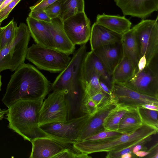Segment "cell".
Wrapping results in <instances>:
<instances>
[{"instance_id": "cell-44", "label": "cell", "mask_w": 158, "mask_h": 158, "mask_svg": "<svg viewBox=\"0 0 158 158\" xmlns=\"http://www.w3.org/2000/svg\"><path fill=\"white\" fill-rule=\"evenodd\" d=\"M137 156L132 152L127 153L122 155L120 157V158H131L135 157Z\"/></svg>"}, {"instance_id": "cell-39", "label": "cell", "mask_w": 158, "mask_h": 158, "mask_svg": "<svg viewBox=\"0 0 158 158\" xmlns=\"http://www.w3.org/2000/svg\"><path fill=\"white\" fill-rule=\"evenodd\" d=\"M146 65V59L145 56H143L139 59L136 72H140L142 70L145 68Z\"/></svg>"}, {"instance_id": "cell-41", "label": "cell", "mask_w": 158, "mask_h": 158, "mask_svg": "<svg viewBox=\"0 0 158 158\" xmlns=\"http://www.w3.org/2000/svg\"><path fill=\"white\" fill-rule=\"evenodd\" d=\"M147 143L144 142L136 145L133 148L132 150V153L135 154L136 153L139 151L148 150L147 147L145 146V145Z\"/></svg>"}, {"instance_id": "cell-31", "label": "cell", "mask_w": 158, "mask_h": 158, "mask_svg": "<svg viewBox=\"0 0 158 158\" xmlns=\"http://www.w3.org/2000/svg\"><path fill=\"white\" fill-rule=\"evenodd\" d=\"M122 133L117 131L106 130L100 131L83 140L89 141H101L120 135Z\"/></svg>"}, {"instance_id": "cell-15", "label": "cell", "mask_w": 158, "mask_h": 158, "mask_svg": "<svg viewBox=\"0 0 158 158\" xmlns=\"http://www.w3.org/2000/svg\"><path fill=\"white\" fill-rule=\"evenodd\" d=\"M125 15L143 19L158 10V0H114Z\"/></svg>"}, {"instance_id": "cell-18", "label": "cell", "mask_w": 158, "mask_h": 158, "mask_svg": "<svg viewBox=\"0 0 158 158\" xmlns=\"http://www.w3.org/2000/svg\"><path fill=\"white\" fill-rule=\"evenodd\" d=\"M26 21L31 36L36 44L45 48L56 49L48 23L29 17Z\"/></svg>"}, {"instance_id": "cell-10", "label": "cell", "mask_w": 158, "mask_h": 158, "mask_svg": "<svg viewBox=\"0 0 158 158\" xmlns=\"http://www.w3.org/2000/svg\"><path fill=\"white\" fill-rule=\"evenodd\" d=\"M111 98L117 104L133 108L150 104L158 106V98L141 94L124 84L112 83Z\"/></svg>"}, {"instance_id": "cell-48", "label": "cell", "mask_w": 158, "mask_h": 158, "mask_svg": "<svg viewBox=\"0 0 158 158\" xmlns=\"http://www.w3.org/2000/svg\"><path fill=\"white\" fill-rule=\"evenodd\" d=\"M1 23H0V26H1Z\"/></svg>"}, {"instance_id": "cell-4", "label": "cell", "mask_w": 158, "mask_h": 158, "mask_svg": "<svg viewBox=\"0 0 158 158\" xmlns=\"http://www.w3.org/2000/svg\"><path fill=\"white\" fill-rule=\"evenodd\" d=\"M30 36L27 25L21 23L13 40L0 50V72L6 69L15 71L24 63Z\"/></svg>"}, {"instance_id": "cell-43", "label": "cell", "mask_w": 158, "mask_h": 158, "mask_svg": "<svg viewBox=\"0 0 158 158\" xmlns=\"http://www.w3.org/2000/svg\"><path fill=\"white\" fill-rule=\"evenodd\" d=\"M150 153V152L147 151L141 150L139 151L135 154L137 157H144L148 156Z\"/></svg>"}, {"instance_id": "cell-16", "label": "cell", "mask_w": 158, "mask_h": 158, "mask_svg": "<svg viewBox=\"0 0 158 158\" xmlns=\"http://www.w3.org/2000/svg\"><path fill=\"white\" fill-rule=\"evenodd\" d=\"M92 51L111 76L123 55L121 40L99 47Z\"/></svg>"}, {"instance_id": "cell-29", "label": "cell", "mask_w": 158, "mask_h": 158, "mask_svg": "<svg viewBox=\"0 0 158 158\" xmlns=\"http://www.w3.org/2000/svg\"><path fill=\"white\" fill-rule=\"evenodd\" d=\"M100 77L97 74L91 75L84 83L85 85L84 97L90 98L95 94L102 91L100 86Z\"/></svg>"}, {"instance_id": "cell-19", "label": "cell", "mask_w": 158, "mask_h": 158, "mask_svg": "<svg viewBox=\"0 0 158 158\" xmlns=\"http://www.w3.org/2000/svg\"><path fill=\"white\" fill-rule=\"evenodd\" d=\"M48 24L56 49L69 55L73 54L75 45L71 42L64 32L62 20L59 17L52 19L51 22Z\"/></svg>"}, {"instance_id": "cell-21", "label": "cell", "mask_w": 158, "mask_h": 158, "mask_svg": "<svg viewBox=\"0 0 158 158\" xmlns=\"http://www.w3.org/2000/svg\"><path fill=\"white\" fill-rule=\"evenodd\" d=\"M96 22L110 30L122 35L131 29V22L125 16L98 14Z\"/></svg>"}, {"instance_id": "cell-47", "label": "cell", "mask_w": 158, "mask_h": 158, "mask_svg": "<svg viewBox=\"0 0 158 158\" xmlns=\"http://www.w3.org/2000/svg\"><path fill=\"white\" fill-rule=\"evenodd\" d=\"M5 1V0H0V5Z\"/></svg>"}, {"instance_id": "cell-24", "label": "cell", "mask_w": 158, "mask_h": 158, "mask_svg": "<svg viewBox=\"0 0 158 158\" xmlns=\"http://www.w3.org/2000/svg\"><path fill=\"white\" fill-rule=\"evenodd\" d=\"M142 124L137 108H131L122 118L118 131L122 134L131 133L138 129Z\"/></svg>"}, {"instance_id": "cell-38", "label": "cell", "mask_w": 158, "mask_h": 158, "mask_svg": "<svg viewBox=\"0 0 158 158\" xmlns=\"http://www.w3.org/2000/svg\"><path fill=\"white\" fill-rule=\"evenodd\" d=\"M158 143H156L152 146L148 150L150 153L146 156L147 158H158Z\"/></svg>"}, {"instance_id": "cell-7", "label": "cell", "mask_w": 158, "mask_h": 158, "mask_svg": "<svg viewBox=\"0 0 158 158\" xmlns=\"http://www.w3.org/2000/svg\"><path fill=\"white\" fill-rule=\"evenodd\" d=\"M93 113L40 127L48 137L62 142L74 144L78 141L83 127Z\"/></svg>"}, {"instance_id": "cell-11", "label": "cell", "mask_w": 158, "mask_h": 158, "mask_svg": "<svg viewBox=\"0 0 158 158\" xmlns=\"http://www.w3.org/2000/svg\"><path fill=\"white\" fill-rule=\"evenodd\" d=\"M63 29L74 45L86 44L89 40L90 22L85 12L72 16L63 21Z\"/></svg>"}, {"instance_id": "cell-26", "label": "cell", "mask_w": 158, "mask_h": 158, "mask_svg": "<svg viewBox=\"0 0 158 158\" xmlns=\"http://www.w3.org/2000/svg\"><path fill=\"white\" fill-rule=\"evenodd\" d=\"M85 12L84 0H64L59 17L63 21L78 13Z\"/></svg>"}, {"instance_id": "cell-42", "label": "cell", "mask_w": 158, "mask_h": 158, "mask_svg": "<svg viewBox=\"0 0 158 158\" xmlns=\"http://www.w3.org/2000/svg\"><path fill=\"white\" fill-rule=\"evenodd\" d=\"M141 107L150 110L158 111V106L150 104H145L142 105Z\"/></svg>"}, {"instance_id": "cell-23", "label": "cell", "mask_w": 158, "mask_h": 158, "mask_svg": "<svg viewBox=\"0 0 158 158\" xmlns=\"http://www.w3.org/2000/svg\"><path fill=\"white\" fill-rule=\"evenodd\" d=\"M136 70L130 60L123 55L111 75V83L124 84L133 77Z\"/></svg>"}, {"instance_id": "cell-8", "label": "cell", "mask_w": 158, "mask_h": 158, "mask_svg": "<svg viewBox=\"0 0 158 158\" xmlns=\"http://www.w3.org/2000/svg\"><path fill=\"white\" fill-rule=\"evenodd\" d=\"M157 20V17L155 20H143L133 27L139 46V59L145 56L147 65L158 56Z\"/></svg>"}, {"instance_id": "cell-6", "label": "cell", "mask_w": 158, "mask_h": 158, "mask_svg": "<svg viewBox=\"0 0 158 158\" xmlns=\"http://www.w3.org/2000/svg\"><path fill=\"white\" fill-rule=\"evenodd\" d=\"M70 111L64 90L53 91L43 102L39 112L40 127L70 119Z\"/></svg>"}, {"instance_id": "cell-2", "label": "cell", "mask_w": 158, "mask_h": 158, "mask_svg": "<svg viewBox=\"0 0 158 158\" xmlns=\"http://www.w3.org/2000/svg\"><path fill=\"white\" fill-rule=\"evenodd\" d=\"M43 101L20 100L15 102L8 108L6 114L8 128L30 142L38 137H49L39 125Z\"/></svg>"}, {"instance_id": "cell-40", "label": "cell", "mask_w": 158, "mask_h": 158, "mask_svg": "<svg viewBox=\"0 0 158 158\" xmlns=\"http://www.w3.org/2000/svg\"><path fill=\"white\" fill-rule=\"evenodd\" d=\"M99 84L102 90L108 95L111 98L112 94L110 89L108 86L105 83L101 80H100Z\"/></svg>"}, {"instance_id": "cell-37", "label": "cell", "mask_w": 158, "mask_h": 158, "mask_svg": "<svg viewBox=\"0 0 158 158\" xmlns=\"http://www.w3.org/2000/svg\"><path fill=\"white\" fill-rule=\"evenodd\" d=\"M58 0H40L34 5L29 7L31 11L44 10L48 6Z\"/></svg>"}, {"instance_id": "cell-20", "label": "cell", "mask_w": 158, "mask_h": 158, "mask_svg": "<svg viewBox=\"0 0 158 158\" xmlns=\"http://www.w3.org/2000/svg\"><path fill=\"white\" fill-rule=\"evenodd\" d=\"M122 35L95 22L91 27L89 39L91 50L100 46L120 41Z\"/></svg>"}, {"instance_id": "cell-1", "label": "cell", "mask_w": 158, "mask_h": 158, "mask_svg": "<svg viewBox=\"0 0 158 158\" xmlns=\"http://www.w3.org/2000/svg\"><path fill=\"white\" fill-rule=\"evenodd\" d=\"M50 88V82L41 73L24 63L11 75L2 100L8 108L20 100H44Z\"/></svg>"}, {"instance_id": "cell-13", "label": "cell", "mask_w": 158, "mask_h": 158, "mask_svg": "<svg viewBox=\"0 0 158 158\" xmlns=\"http://www.w3.org/2000/svg\"><path fill=\"white\" fill-rule=\"evenodd\" d=\"M86 44L81 45L73 56L65 68L60 72L51 85L52 91L64 90L69 87L72 79L75 73L82 67L86 52Z\"/></svg>"}, {"instance_id": "cell-12", "label": "cell", "mask_w": 158, "mask_h": 158, "mask_svg": "<svg viewBox=\"0 0 158 158\" xmlns=\"http://www.w3.org/2000/svg\"><path fill=\"white\" fill-rule=\"evenodd\" d=\"M30 158H53L64 150L68 149L76 152L77 150L73 144L62 142L48 137H41L33 139Z\"/></svg>"}, {"instance_id": "cell-32", "label": "cell", "mask_w": 158, "mask_h": 158, "mask_svg": "<svg viewBox=\"0 0 158 158\" xmlns=\"http://www.w3.org/2000/svg\"><path fill=\"white\" fill-rule=\"evenodd\" d=\"M64 1L58 0L44 9V11L51 19L59 17Z\"/></svg>"}, {"instance_id": "cell-45", "label": "cell", "mask_w": 158, "mask_h": 158, "mask_svg": "<svg viewBox=\"0 0 158 158\" xmlns=\"http://www.w3.org/2000/svg\"><path fill=\"white\" fill-rule=\"evenodd\" d=\"M13 0H5L0 5V11L4 8L8 4Z\"/></svg>"}, {"instance_id": "cell-30", "label": "cell", "mask_w": 158, "mask_h": 158, "mask_svg": "<svg viewBox=\"0 0 158 158\" xmlns=\"http://www.w3.org/2000/svg\"><path fill=\"white\" fill-rule=\"evenodd\" d=\"M152 135L148 136L142 140L122 149L117 151L107 152V153L106 158H120L121 156L125 153L132 152V150L133 148L136 145L144 142L148 143L152 139Z\"/></svg>"}, {"instance_id": "cell-33", "label": "cell", "mask_w": 158, "mask_h": 158, "mask_svg": "<svg viewBox=\"0 0 158 158\" xmlns=\"http://www.w3.org/2000/svg\"><path fill=\"white\" fill-rule=\"evenodd\" d=\"M89 154L81 152H77L69 149H66L59 153L53 158H90Z\"/></svg>"}, {"instance_id": "cell-28", "label": "cell", "mask_w": 158, "mask_h": 158, "mask_svg": "<svg viewBox=\"0 0 158 158\" xmlns=\"http://www.w3.org/2000/svg\"><path fill=\"white\" fill-rule=\"evenodd\" d=\"M138 111L142 123L158 131V111L138 107Z\"/></svg>"}, {"instance_id": "cell-36", "label": "cell", "mask_w": 158, "mask_h": 158, "mask_svg": "<svg viewBox=\"0 0 158 158\" xmlns=\"http://www.w3.org/2000/svg\"><path fill=\"white\" fill-rule=\"evenodd\" d=\"M21 0H12L0 11V23L7 18L10 12Z\"/></svg>"}, {"instance_id": "cell-46", "label": "cell", "mask_w": 158, "mask_h": 158, "mask_svg": "<svg viewBox=\"0 0 158 158\" xmlns=\"http://www.w3.org/2000/svg\"><path fill=\"white\" fill-rule=\"evenodd\" d=\"M1 75H0V91L1 90V85H2V83L1 81Z\"/></svg>"}, {"instance_id": "cell-5", "label": "cell", "mask_w": 158, "mask_h": 158, "mask_svg": "<svg viewBox=\"0 0 158 158\" xmlns=\"http://www.w3.org/2000/svg\"><path fill=\"white\" fill-rule=\"evenodd\" d=\"M26 58L39 69L52 73L61 72L71 59L68 54L36 44L28 48Z\"/></svg>"}, {"instance_id": "cell-17", "label": "cell", "mask_w": 158, "mask_h": 158, "mask_svg": "<svg viewBox=\"0 0 158 158\" xmlns=\"http://www.w3.org/2000/svg\"><path fill=\"white\" fill-rule=\"evenodd\" d=\"M95 73L99 76L100 80L105 83L111 89V76L94 52L91 50L86 52L82 64L81 74L83 82Z\"/></svg>"}, {"instance_id": "cell-34", "label": "cell", "mask_w": 158, "mask_h": 158, "mask_svg": "<svg viewBox=\"0 0 158 158\" xmlns=\"http://www.w3.org/2000/svg\"><path fill=\"white\" fill-rule=\"evenodd\" d=\"M99 107L107 102L110 99V96L103 91L98 92L89 98Z\"/></svg>"}, {"instance_id": "cell-3", "label": "cell", "mask_w": 158, "mask_h": 158, "mask_svg": "<svg viewBox=\"0 0 158 158\" xmlns=\"http://www.w3.org/2000/svg\"><path fill=\"white\" fill-rule=\"evenodd\" d=\"M154 128L143 124L131 133L122 134L101 141H89L85 140L75 143L74 147L80 152L89 154L97 152H109L123 149L147 137L157 134Z\"/></svg>"}, {"instance_id": "cell-9", "label": "cell", "mask_w": 158, "mask_h": 158, "mask_svg": "<svg viewBox=\"0 0 158 158\" xmlns=\"http://www.w3.org/2000/svg\"><path fill=\"white\" fill-rule=\"evenodd\" d=\"M158 56L123 84L141 94L158 98Z\"/></svg>"}, {"instance_id": "cell-25", "label": "cell", "mask_w": 158, "mask_h": 158, "mask_svg": "<svg viewBox=\"0 0 158 158\" xmlns=\"http://www.w3.org/2000/svg\"><path fill=\"white\" fill-rule=\"evenodd\" d=\"M131 108H133L117 105L111 111L105 119L103 125L104 129L118 131L122 118L125 114Z\"/></svg>"}, {"instance_id": "cell-27", "label": "cell", "mask_w": 158, "mask_h": 158, "mask_svg": "<svg viewBox=\"0 0 158 158\" xmlns=\"http://www.w3.org/2000/svg\"><path fill=\"white\" fill-rule=\"evenodd\" d=\"M17 27V23L14 19L6 26L0 27V50L13 40Z\"/></svg>"}, {"instance_id": "cell-35", "label": "cell", "mask_w": 158, "mask_h": 158, "mask_svg": "<svg viewBox=\"0 0 158 158\" xmlns=\"http://www.w3.org/2000/svg\"><path fill=\"white\" fill-rule=\"evenodd\" d=\"M28 17L36 20L48 23L51 22L52 19L48 15L44 10L31 11Z\"/></svg>"}, {"instance_id": "cell-14", "label": "cell", "mask_w": 158, "mask_h": 158, "mask_svg": "<svg viewBox=\"0 0 158 158\" xmlns=\"http://www.w3.org/2000/svg\"><path fill=\"white\" fill-rule=\"evenodd\" d=\"M117 105L116 102L111 98L106 103L98 107L84 126L77 141L83 140L105 130L103 125L105 119Z\"/></svg>"}, {"instance_id": "cell-22", "label": "cell", "mask_w": 158, "mask_h": 158, "mask_svg": "<svg viewBox=\"0 0 158 158\" xmlns=\"http://www.w3.org/2000/svg\"><path fill=\"white\" fill-rule=\"evenodd\" d=\"M121 42L123 55L130 60L137 69L139 58V48L133 27L122 35Z\"/></svg>"}]
</instances>
